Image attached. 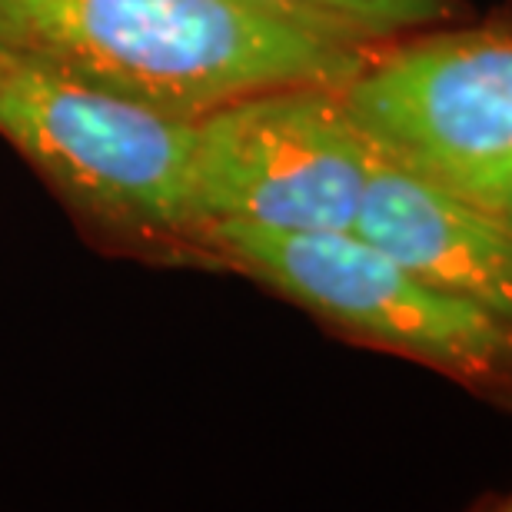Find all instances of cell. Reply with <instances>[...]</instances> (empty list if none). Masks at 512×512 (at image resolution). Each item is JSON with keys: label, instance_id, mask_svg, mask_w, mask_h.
<instances>
[{"label": "cell", "instance_id": "cell-1", "mask_svg": "<svg viewBox=\"0 0 512 512\" xmlns=\"http://www.w3.org/2000/svg\"><path fill=\"white\" fill-rule=\"evenodd\" d=\"M0 44L187 120L273 87H343L373 50L260 0H0Z\"/></svg>", "mask_w": 512, "mask_h": 512}, {"label": "cell", "instance_id": "cell-2", "mask_svg": "<svg viewBox=\"0 0 512 512\" xmlns=\"http://www.w3.org/2000/svg\"><path fill=\"white\" fill-rule=\"evenodd\" d=\"M0 137L97 250L213 270L190 197L197 120L0 44Z\"/></svg>", "mask_w": 512, "mask_h": 512}, {"label": "cell", "instance_id": "cell-3", "mask_svg": "<svg viewBox=\"0 0 512 512\" xmlns=\"http://www.w3.org/2000/svg\"><path fill=\"white\" fill-rule=\"evenodd\" d=\"M213 270H233L296 303L343 340L443 373L512 409V326L439 290L360 233L210 227Z\"/></svg>", "mask_w": 512, "mask_h": 512}, {"label": "cell", "instance_id": "cell-4", "mask_svg": "<svg viewBox=\"0 0 512 512\" xmlns=\"http://www.w3.org/2000/svg\"><path fill=\"white\" fill-rule=\"evenodd\" d=\"M373 160V140L340 87L260 90L197 117L193 213L203 233H346L360 217Z\"/></svg>", "mask_w": 512, "mask_h": 512}, {"label": "cell", "instance_id": "cell-5", "mask_svg": "<svg viewBox=\"0 0 512 512\" xmlns=\"http://www.w3.org/2000/svg\"><path fill=\"white\" fill-rule=\"evenodd\" d=\"M373 147L483 200L512 173V20L439 24L370 50L340 87Z\"/></svg>", "mask_w": 512, "mask_h": 512}, {"label": "cell", "instance_id": "cell-6", "mask_svg": "<svg viewBox=\"0 0 512 512\" xmlns=\"http://www.w3.org/2000/svg\"><path fill=\"white\" fill-rule=\"evenodd\" d=\"M353 233L512 326V223L376 150Z\"/></svg>", "mask_w": 512, "mask_h": 512}, {"label": "cell", "instance_id": "cell-7", "mask_svg": "<svg viewBox=\"0 0 512 512\" xmlns=\"http://www.w3.org/2000/svg\"><path fill=\"white\" fill-rule=\"evenodd\" d=\"M306 27L360 47H380L416 30L453 24L459 0H260Z\"/></svg>", "mask_w": 512, "mask_h": 512}, {"label": "cell", "instance_id": "cell-8", "mask_svg": "<svg viewBox=\"0 0 512 512\" xmlns=\"http://www.w3.org/2000/svg\"><path fill=\"white\" fill-rule=\"evenodd\" d=\"M476 203H483V207L496 210L506 223H512V173L503 183H496V187L489 190L483 200H476Z\"/></svg>", "mask_w": 512, "mask_h": 512}, {"label": "cell", "instance_id": "cell-9", "mask_svg": "<svg viewBox=\"0 0 512 512\" xmlns=\"http://www.w3.org/2000/svg\"><path fill=\"white\" fill-rule=\"evenodd\" d=\"M499 509H509V512H512V493H509V496L503 499V503H499Z\"/></svg>", "mask_w": 512, "mask_h": 512}]
</instances>
